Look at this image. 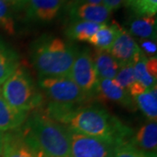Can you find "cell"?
I'll return each mask as SVG.
<instances>
[{"mask_svg": "<svg viewBox=\"0 0 157 157\" xmlns=\"http://www.w3.org/2000/svg\"><path fill=\"white\" fill-rule=\"evenodd\" d=\"M75 105L52 102L45 114L59 123L67 126L70 131L93 136L115 144L126 141L128 128L121 121L101 107L75 108Z\"/></svg>", "mask_w": 157, "mask_h": 157, "instance_id": "6da1fadb", "label": "cell"}, {"mask_svg": "<svg viewBox=\"0 0 157 157\" xmlns=\"http://www.w3.org/2000/svg\"><path fill=\"white\" fill-rule=\"evenodd\" d=\"M20 133L44 157H71L70 130L45 113H37L26 119Z\"/></svg>", "mask_w": 157, "mask_h": 157, "instance_id": "7a4b0ae2", "label": "cell"}, {"mask_svg": "<svg viewBox=\"0 0 157 157\" xmlns=\"http://www.w3.org/2000/svg\"><path fill=\"white\" fill-rule=\"evenodd\" d=\"M78 51L59 38L41 39L33 53L34 67L44 78L68 77Z\"/></svg>", "mask_w": 157, "mask_h": 157, "instance_id": "3957f363", "label": "cell"}, {"mask_svg": "<svg viewBox=\"0 0 157 157\" xmlns=\"http://www.w3.org/2000/svg\"><path fill=\"white\" fill-rule=\"evenodd\" d=\"M2 96L11 107L26 113L41 102V96L36 93L28 74L19 67L3 83Z\"/></svg>", "mask_w": 157, "mask_h": 157, "instance_id": "277c9868", "label": "cell"}, {"mask_svg": "<svg viewBox=\"0 0 157 157\" xmlns=\"http://www.w3.org/2000/svg\"><path fill=\"white\" fill-rule=\"evenodd\" d=\"M39 85L54 103L77 105L88 97L69 77H46L40 79Z\"/></svg>", "mask_w": 157, "mask_h": 157, "instance_id": "5b68a950", "label": "cell"}, {"mask_svg": "<svg viewBox=\"0 0 157 157\" xmlns=\"http://www.w3.org/2000/svg\"><path fill=\"white\" fill-rule=\"evenodd\" d=\"M71 157H112L116 145L108 140L70 131Z\"/></svg>", "mask_w": 157, "mask_h": 157, "instance_id": "8992f818", "label": "cell"}, {"mask_svg": "<svg viewBox=\"0 0 157 157\" xmlns=\"http://www.w3.org/2000/svg\"><path fill=\"white\" fill-rule=\"evenodd\" d=\"M68 77L87 96L96 91L98 79L89 51L78 52Z\"/></svg>", "mask_w": 157, "mask_h": 157, "instance_id": "52a82bcc", "label": "cell"}, {"mask_svg": "<svg viewBox=\"0 0 157 157\" xmlns=\"http://www.w3.org/2000/svg\"><path fill=\"white\" fill-rule=\"evenodd\" d=\"M1 155L2 157H44L24 139L20 132L3 136Z\"/></svg>", "mask_w": 157, "mask_h": 157, "instance_id": "ba28073f", "label": "cell"}, {"mask_svg": "<svg viewBox=\"0 0 157 157\" xmlns=\"http://www.w3.org/2000/svg\"><path fill=\"white\" fill-rule=\"evenodd\" d=\"M140 51V46L133 39L131 34L121 28L108 52L121 66H122L133 62L135 56Z\"/></svg>", "mask_w": 157, "mask_h": 157, "instance_id": "9c48e42d", "label": "cell"}, {"mask_svg": "<svg viewBox=\"0 0 157 157\" xmlns=\"http://www.w3.org/2000/svg\"><path fill=\"white\" fill-rule=\"evenodd\" d=\"M136 82L145 88H150L155 85L157 77L156 57H147L140 50L133 59Z\"/></svg>", "mask_w": 157, "mask_h": 157, "instance_id": "30bf717a", "label": "cell"}, {"mask_svg": "<svg viewBox=\"0 0 157 157\" xmlns=\"http://www.w3.org/2000/svg\"><path fill=\"white\" fill-rule=\"evenodd\" d=\"M63 0H25L27 16L41 22L53 20L60 10Z\"/></svg>", "mask_w": 157, "mask_h": 157, "instance_id": "8fae6325", "label": "cell"}, {"mask_svg": "<svg viewBox=\"0 0 157 157\" xmlns=\"http://www.w3.org/2000/svg\"><path fill=\"white\" fill-rule=\"evenodd\" d=\"M96 91L100 94L101 98L106 101L116 102L127 107L133 104L132 97L128 92L121 88L113 79L103 78L98 80Z\"/></svg>", "mask_w": 157, "mask_h": 157, "instance_id": "7c38bea8", "label": "cell"}, {"mask_svg": "<svg viewBox=\"0 0 157 157\" xmlns=\"http://www.w3.org/2000/svg\"><path fill=\"white\" fill-rule=\"evenodd\" d=\"M28 113L19 111L11 107L0 94V131L6 132L20 128L26 119Z\"/></svg>", "mask_w": 157, "mask_h": 157, "instance_id": "4fadbf2b", "label": "cell"}, {"mask_svg": "<svg viewBox=\"0 0 157 157\" xmlns=\"http://www.w3.org/2000/svg\"><path fill=\"white\" fill-rule=\"evenodd\" d=\"M97 79L114 78L121 65L107 51L97 49L93 57Z\"/></svg>", "mask_w": 157, "mask_h": 157, "instance_id": "5bb4252c", "label": "cell"}, {"mask_svg": "<svg viewBox=\"0 0 157 157\" xmlns=\"http://www.w3.org/2000/svg\"><path fill=\"white\" fill-rule=\"evenodd\" d=\"M135 147L147 153L156 154L157 124L156 121H149L142 125L135 134L134 140L130 142Z\"/></svg>", "mask_w": 157, "mask_h": 157, "instance_id": "9a60e30c", "label": "cell"}, {"mask_svg": "<svg viewBox=\"0 0 157 157\" xmlns=\"http://www.w3.org/2000/svg\"><path fill=\"white\" fill-rule=\"evenodd\" d=\"M72 14L75 17L80 19V21L106 24L110 18L111 12L102 4L94 5L84 3L74 8Z\"/></svg>", "mask_w": 157, "mask_h": 157, "instance_id": "2e32d148", "label": "cell"}, {"mask_svg": "<svg viewBox=\"0 0 157 157\" xmlns=\"http://www.w3.org/2000/svg\"><path fill=\"white\" fill-rule=\"evenodd\" d=\"M132 99L135 101L140 111L143 113L149 121H156L157 119V90L156 84L150 88L133 96Z\"/></svg>", "mask_w": 157, "mask_h": 157, "instance_id": "e0dca14e", "label": "cell"}, {"mask_svg": "<svg viewBox=\"0 0 157 157\" xmlns=\"http://www.w3.org/2000/svg\"><path fill=\"white\" fill-rule=\"evenodd\" d=\"M121 29V28L117 25H108L107 24H104L90 38L87 42L91 45H94L99 50L108 52L120 33Z\"/></svg>", "mask_w": 157, "mask_h": 157, "instance_id": "ac0fdd59", "label": "cell"}, {"mask_svg": "<svg viewBox=\"0 0 157 157\" xmlns=\"http://www.w3.org/2000/svg\"><path fill=\"white\" fill-rule=\"evenodd\" d=\"M156 19L155 16H140L129 24V33L141 39L155 38Z\"/></svg>", "mask_w": 157, "mask_h": 157, "instance_id": "d6986e66", "label": "cell"}, {"mask_svg": "<svg viewBox=\"0 0 157 157\" xmlns=\"http://www.w3.org/2000/svg\"><path fill=\"white\" fill-rule=\"evenodd\" d=\"M104 24H97L87 21H77L68 27L67 34L72 39L78 41H88L90 38Z\"/></svg>", "mask_w": 157, "mask_h": 157, "instance_id": "ffe728a7", "label": "cell"}, {"mask_svg": "<svg viewBox=\"0 0 157 157\" xmlns=\"http://www.w3.org/2000/svg\"><path fill=\"white\" fill-rule=\"evenodd\" d=\"M18 67L17 57L0 42V85H2Z\"/></svg>", "mask_w": 157, "mask_h": 157, "instance_id": "44dd1931", "label": "cell"}, {"mask_svg": "<svg viewBox=\"0 0 157 157\" xmlns=\"http://www.w3.org/2000/svg\"><path fill=\"white\" fill-rule=\"evenodd\" d=\"M112 157H156V154L142 151L130 142L124 141L115 146Z\"/></svg>", "mask_w": 157, "mask_h": 157, "instance_id": "7402d4cb", "label": "cell"}, {"mask_svg": "<svg viewBox=\"0 0 157 157\" xmlns=\"http://www.w3.org/2000/svg\"><path fill=\"white\" fill-rule=\"evenodd\" d=\"M121 88L124 90H128L130 88V86L135 83V71L133 63H128L121 66V67L118 71L117 74L115 75L114 78H113Z\"/></svg>", "mask_w": 157, "mask_h": 157, "instance_id": "603a6c76", "label": "cell"}, {"mask_svg": "<svg viewBox=\"0 0 157 157\" xmlns=\"http://www.w3.org/2000/svg\"><path fill=\"white\" fill-rule=\"evenodd\" d=\"M0 27L9 35L15 33L14 20L11 16L9 6L3 0H0Z\"/></svg>", "mask_w": 157, "mask_h": 157, "instance_id": "cb8c5ba5", "label": "cell"}, {"mask_svg": "<svg viewBox=\"0 0 157 157\" xmlns=\"http://www.w3.org/2000/svg\"><path fill=\"white\" fill-rule=\"evenodd\" d=\"M134 11L140 16H155L157 0H142Z\"/></svg>", "mask_w": 157, "mask_h": 157, "instance_id": "d4e9b609", "label": "cell"}, {"mask_svg": "<svg viewBox=\"0 0 157 157\" xmlns=\"http://www.w3.org/2000/svg\"><path fill=\"white\" fill-rule=\"evenodd\" d=\"M156 44L151 41V40H142L141 41V49L142 52L146 55H151V57H154V54L155 55L156 53Z\"/></svg>", "mask_w": 157, "mask_h": 157, "instance_id": "484cf974", "label": "cell"}, {"mask_svg": "<svg viewBox=\"0 0 157 157\" xmlns=\"http://www.w3.org/2000/svg\"><path fill=\"white\" fill-rule=\"evenodd\" d=\"M102 5L112 12L121 7L123 5V0H102Z\"/></svg>", "mask_w": 157, "mask_h": 157, "instance_id": "4316f807", "label": "cell"}, {"mask_svg": "<svg viewBox=\"0 0 157 157\" xmlns=\"http://www.w3.org/2000/svg\"><path fill=\"white\" fill-rule=\"evenodd\" d=\"M141 1L142 0H123V5L127 6L128 7H130L134 11Z\"/></svg>", "mask_w": 157, "mask_h": 157, "instance_id": "83f0119b", "label": "cell"}, {"mask_svg": "<svg viewBox=\"0 0 157 157\" xmlns=\"http://www.w3.org/2000/svg\"><path fill=\"white\" fill-rule=\"evenodd\" d=\"M6 2L7 5H11V6H17V5H21L25 2V0H3Z\"/></svg>", "mask_w": 157, "mask_h": 157, "instance_id": "f1b7e54d", "label": "cell"}, {"mask_svg": "<svg viewBox=\"0 0 157 157\" xmlns=\"http://www.w3.org/2000/svg\"><path fill=\"white\" fill-rule=\"evenodd\" d=\"M86 3L89 4H94V5H101L102 4V0H86Z\"/></svg>", "mask_w": 157, "mask_h": 157, "instance_id": "f546056e", "label": "cell"}, {"mask_svg": "<svg viewBox=\"0 0 157 157\" xmlns=\"http://www.w3.org/2000/svg\"><path fill=\"white\" fill-rule=\"evenodd\" d=\"M3 134H2V132L0 131V143H1V141H2V139H3Z\"/></svg>", "mask_w": 157, "mask_h": 157, "instance_id": "4dcf8cb0", "label": "cell"}]
</instances>
